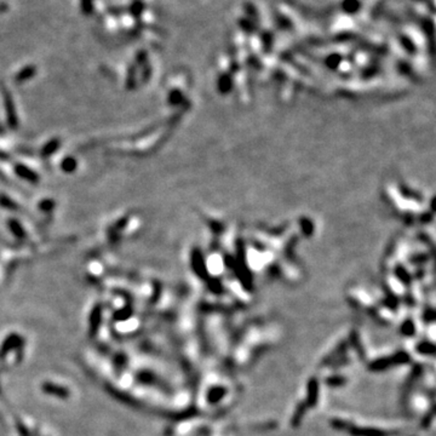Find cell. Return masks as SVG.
I'll use <instances>...</instances> for the list:
<instances>
[{"mask_svg":"<svg viewBox=\"0 0 436 436\" xmlns=\"http://www.w3.org/2000/svg\"><path fill=\"white\" fill-rule=\"evenodd\" d=\"M52 208H53V201H49V200H46V201H43L40 205V209L45 210V211H47V210H51Z\"/></svg>","mask_w":436,"mask_h":436,"instance_id":"e0dca14e","label":"cell"},{"mask_svg":"<svg viewBox=\"0 0 436 436\" xmlns=\"http://www.w3.org/2000/svg\"><path fill=\"white\" fill-rule=\"evenodd\" d=\"M9 227H10V229L12 230V233H14L16 237L17 238H20V239H22V238H24V230H23V228L21 227V224L18 223L17 221H15V219H11V221H9Z\"/></svg>","mask_w":436,"mask_h":436,"instance_id":"9c48e42d","label":"cell"},{"mask_svg":"<svg viewBox=\"0 0 436 436\" xmlns=\"http://www.w3.org/2000/svg\"><path fill=\"white\" fill-rule=\"evenodd\" d=\"M59 147H60V139H52V141H50L45 147L43 148L41 154H43V157H49V155L52 154V153L55 152Z\"/></svg>","mask_w":436,"mask_h":436,"instance_id":"ba28073f","label":"cell"},{"mask_svg":"<svg viewBox=\"0 0 436 436\" xmlns=\"http://www.w3.org/2000/svg\"><path fill=\"white\" fill-rule=\"evenodd\" d=\"M317 397H319V384L316 380H310L308 383V399L307 406L314 407L317 403Z\"/></svg>","mask_w":436,"mask_h":436,"instance_id":"277c9868","label":"cell"},{"mask_svg":"<svg viewBox=\"0 0 436 436\" xmlns=\"http://www.w3.org/2000/svg\"><path fill=\"white\" fill-rule=\"evenodd\" d=\"M418 350L424 354H434V345L429 344V343H423L418 346Z\"/></svg>","mask_w":436,"mask_h":436,"instance_id":"7c38bea8","label":"cell"},{"mask_svg":"<svg viewBox=\"0 0 436 436\" xmlns=\"http://www.w3.org/2000/svg\"><path fill=\"white\" fill-rule=\"evenodd\" d=\"M62 168L66 172H73L76 168V161L73 158H67L62 162Z\"/></svg>","mask_w":436,"mask_h":436,"instance_id":"8fae6325","label":"cell"},{"mask_svg":"<svg viewBox=\"0 0 436 436\" xmlns=\"http://www.w3.org/2000/svg\"><path fill=\"white\" fill-rule=\"evenodd\" d=\"M402 332H403V335H406V336H411V335H413V333H415V327H413V324L411 323V321H407V323L405 324V326L402 327Z\"/></svg>","mask_w":436,"mask_h":436,"instance_id":"5bb4252c","label":"cell"},{"mask_svg":"<svg viewBox=\"0 0 436 436\" xmlns=\"http://www.w3.org/2000/svg\"><path fill=\"white\" fill-rule=\"evenodd\" d=\"M0 204L8 209H15L16 208V205H14V202H12L9 198H6V196H0Z\"/></svg>","mask_w":436,"mask_h":436,"instance_id":"9a60e30c","label":"cell"},{"mask_svg":"<svg viewBox=\"0 0 436 436\" xmlns=\"http://www.w3.org/2000/svg\"><path fill=\"white\" fill-rule=\"evenodd\" d=\"M409 361H410L409 354H406V353L403 352H400L395 355L390 356V358H384V359H381V360L372 362L370 365V368L372 371H382V370H386L388 367H391V366L406 364V362Z\"/></svg>","mask_w":436,"mask_h":436,"instance_id":"6da1fadb","label":"cell"},{"mask_svg":"<svg viewBox=\"0 0 436 436\" xmlns=\"http://www.w3.org/2000/svg\"><path fill=\"white\" fill-rule=\"evenodd\" d=\"M326 383L330 384V386L338 387V386H342V384H344L345 380L343 377H333V378H330V380H327Z\"/></svg>","mask_w":436,"mask_h":436,"instance_id":"4fadbf2b","label":"cell"},{"mask_svg":"<svg viewBox=\"0 0 436 436\" xmlns=\"http://www.w3.org/2000/svg\"><path fill=\"white\" fill-rule=\"evenodd\" d=\"M307 409H308V406L305 402L301 403V405H298L297 409H296L295 415H294V417H292V421H291V424L294 425L295 428H297V426L301 424V422H302V419H303V416H304L305 411H307Z\"/></svg>","mask_w":436,"mask_h":436,"instance_id":"8992f818","label":"cell"},{"mask_svg":"<svg viewBox=\"0 0 436 436\" xmlns=\"http://www.w3.org/2000/svg\"><path fill=\"white\" fill-rule=\"evenodd\" d=\"M34 74H36V67H25L24 69H22V71L16 75V81L22 82L24 80H28V79H31Z\"/></svg>","mask_w":436,"mask_h":436,"instance_id":"52a82bcc","label":"cell"},{"mask_svg":"<svg viewBox=\"0 0 436 436\" xmlns=\"http://www.w3.org/2000/svg\"><path fill=\"white\" fill-rule=\"evenodd\" d=\"M91 4H92V0H82L81 8H82V10H84V12H90Z\"/></svg>","mask_w":436,"mask_h":436,"instance_id":"2e32d148","label":"cell"},{"mask_svg":"<svg viewBox=\"0 0 436 436\" xmlns=\"http://www.w3.org/2000/svg\"><path fill=\"white\" fill-rule=\"evenodd\" d=\"M353 436H389V432L373 428H359V426H350L348 430Z\"/></svg>","mask_w":436,"mask_h":436,"instance_id":"3957f363","label":"cell"},{"mask_svg":"<svg viewBox=\"0 0 436 436\" xmlns=\"http://www.w3.org/2000/svg\"><path fill=\"white\" fill-rule=\"evenodd\" d=\"M3 92H4L5 110H6V115H8L9 125H10L12 127V129H15V127L17 126V117H16V110H15L14 101H12L11 94H9V92L6 91L5 89H3Z\"/></svg>","mask_w":436,"mask_h":436,"instance_id":"7a4b0ae2","label":"cell"},{"mask_svg":"<svg viewBox=\"0 0 436 436\" xmlns=\"http://www.w3.org/2000/svg\"><path fill=\"white\" fill-rule=\"evenodd\" d=\"M15 171H16V173L18 175V176L22 177L25 181H30V182H33V183H36V182H38V181H39V176H38V175L34 172L33 170H31L30 167L24 166V165H22V164L16 165Z\"/></svg>","mask_w":436,"mask_h":436,"instance_id":"5b68a950","label":"cell"},{"mask_svg":"<svg viewBox=\"0 0 436 436\" xmlns=\"http://www.w3.org/2000/svg\"><path fill=\"white\" fill-rule=\"evenodd\" d=\"M224 393H225V390L223 389V388H215V389H213L209 395L210 402H217V401L224 395Z\"/></svg>","mask_w":436,"mask_h":436,"instance_id":"30bf717a","label":"cell"}]
</instances>
